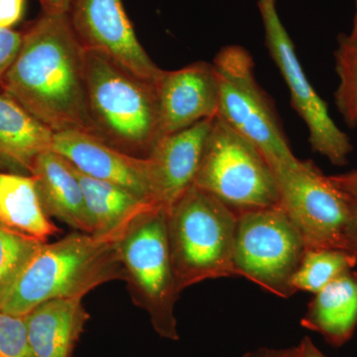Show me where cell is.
Wrapping results in <instances>:
<instances>
[{
    "label": "cell",
    "mask_w": 357,
    "mask_h": 357,
    "mask_svg": "<svg viewBox=\"0 0 357 357\" xmlns=\"http://www.w3.org/2000/svg\"><path fill=\"white\" fill-rule=\"evenodd\" d=\"M0 84L6 95L54 132L93 135L86 103V50L68 13L43 11L33 21Z\"/></svg>",
    "instance_id": "cell-1"
},
{
    "label": "cell",
    "mask_w": 357,
    "mask_h": 357,
    "mask_svg": "<svg viewBox=\"0 0 357 357\" xmlns=\"http://www.w3.org/2000/svg\"><path fill=\"white\" fill-rule=\"evenodd\" d=\"M119 239L74 232L53 243H45L0 307L13 316H26L42 303L81 298L114 280L124 281Z\"/></svg>",
    "instance_id": "cell-2"
},
{
    "label": "cell",
    "mask_w": 357,
    "mask_h": 357,
    "mask_svg": "<svg viewBox=\"0 0 357 357\" xmlns=\"http://www.w3.org/2000/svg\"><path fill=\"white\" fill-rule=\"evenodd\" d=\"M86 86L93 135L121 151L147 158L159 139L155 84L102 54L86 51Z\"/></svg>",
    "instance_id": "cell-3"
},
{
    "label": "cell",
    "mask_w": 357,
    "mask_h": 357,
    "mask_svg": "<svg viewBox=\"0 0 357 357\" xmlns=\"http://www.w3.org/2000/svg\"><path fill=\"white\" fill-rule=\"evenodd\" d=\"M237 213L192 185L167 208V231L176 284L236 277L234 266Z\"/></svg>",
    "instance_id": "cell-4"
},
{
    "label": "cell",
    "mask_w": 357,
    "mask_h": 357,
    "mask_svg": "<svg viewBox=\"0 0 357 357\" xmlns=\"http://www.w3.org/2000/svg\"><path fill=\"white\" fill-rule=\"evenodd\" d=\"M117 250L134 304L147 312L157 335L177 342L175 307L181 293L169 248L167 208L152 206L138 215L117 241Z\"/></svg>",
    "instance_id": "cell-5"
},
{
    "label": "cell",
    "mask_w": 357,
    "mask_h": 357,
    "mask_svg": "<svg viewBox=\"0 0 357 357\" xmlns=\"http://www.w3.org/2000/svg\"><path fill=\"white\" fill-rule=\"evenodd\" d=\"M194 185L237 215L280 204L276 176L266 157L220 119H213Z\"/></svg>",
    "instance_id": "cell-6"
},
{
    "label": "cell",
    "mask_w": 357,
    "mask_h": 357,
    "mask_svg": "<svg viewBox=\"0 0 357 357\" xmlns=\"http://www.w3.org/2000/svg\"><path fill=\"white\" fill-rule=\"evenodd\" d=\"M220 86L218 116L255 145L270 165L297 163L273 102L258 84L252 56L243 47H223L213 62Z\"/></svg>",
    "instance_id": "cell-7"
},
{
    "label": "cell",
    "mask_w": 357,
    "mask_h": 357,
    "mask_svg": "<svg viewBox=\"0 0 357 357\" xmlns=\"http://www.w3.org/2000/svg\"><path fill=\"white\" fill-rule=\"evenodd\" d=\"M306 250L299 230L280 204L237 215L236 277L287 299L296 294L292 280Z\"/></svg>",
    "instance_id": "cell-8"
},
{
    "label": "cell",
    "mask_w": 357,
    "mask_h": 357,
    "mask_svg": "<svg viewBox=\"0 0 357 357\" xmlns=\"http://www.w3.org/2000/svg\"><path fill=\"white\" fill-rule=\"evenodd\" d=\"M280 204L299 230L307 249L349 250L351 206L344 192L311 161L272 165ZM351 251V250H349Z\"/></svg>",
    "instance_id": "cell-9"
},
{
    "label": "cell",
    "mask_w": 357,
    "mask_h": 357,
    "mask_svg": "<svg viewBox=\"0 0 357 357\" xmlns=\"http://www.w3.org/2000/svg\"><path fill=\"white\" fill-rule=\"evenodd\" d=\"M258 8L267 50L287 84L293 109L306 124L312 151L326 157L333 165H347L354 150L351 138L333 121L325 100L307 81L276 2L258 0Z\"/></svg>",
    "instance_id": "cell-10"
},
{
    "label": "cell",
    "mask_w": 357,
    "mask_h": 357,
    "mask_svg": "<svg viewBox=\"0 0 357 357\" xmlns=\"http://www.w3.org/2000/svg\"><path fill=\"white\" fill-rule=\"evenodd\" d=\"M68 16L84 50L102 54L134 77L155 84L162 69L136 36L122 0H73Z\"/></svg>",
    "instance_id": "cell-11"
},
{
    "label": "cell",
    "mask_w": 357,
    "mask_h": 357,
    "mask_svg": "<svg viewBox=\"0 0 357 357\" xmlns=\"http://www.w3.org/2000/svg\"><path fill=\"white\" fill-rule=\"evenodd\" d=\"M52 150L81 172L121 185L148 203L159 204L149 158L126 153L81 130L54 133Z\"/></svg>",
    "instance_id": "cell-12"
},
{
    "label": "cell",
    "mask_w": 357,
    "mask_h": 357,
    "mask_svg": "<svg viewBox=\"0 0 357 357\" xmlns=\"http://www.w3.org/2000/svg\"><path fill=\"white\" fill-rule=\"evenodd\" d=\"M155 89L159 107V138L218 116L220 86L213 63L196 62L182 69L162 70Z\"/></svg>",
    "instance_id": "cell-13"
},
{
    "label": "cell",
    "mask_w": 357,
    "mask_h": 357,
    "mask_svg": "<svg viewBox=\"0 0 357 357\" xmlns=\"http://www.w3.org/2000/svg\"><path fill=\"white\" fill-rule=\"evenodd\" d=\"M213 119L159 138L150 152L157 203L169 208L194 185Z\"/></svg>",
    "instance_id": "cell-14"
},
{
    "label": "cell",
    "mask_w": 357,
    "mask_h": 357,
    "mask_svg": "<svg viewBox=\"0 0 357 357\" xmlns=\"http://www.w3.org/2000/svg\"><path fill=\"white\" fill-rule=\"evenodd\" d=\"M29 172L47 215L91 234L93 227L83 191L70 162L49 150L33 160Z\"/></svg>",
    "instance_id": "cell-15"
},
{
    "label": "cell",
    "mask_w": 357,
    "mask_h": 357,
    "mask_svg": "<svg viewBox=\"0 0 357 357\" xmlns=\"http://www.w3.org/2000/svg\"><path fill=\"white\" fill-rule=\"evenodd\" d=\"M82 300L47 301L24 316L34 357H72L89 319Z\"/></svg>",
    "instance_id": "cell-16"
},
{
    "label": "cell",
    "mask_w": 357,
    "mask_h": 357,
    "mask_svg": "<svg viewBox=\"0 0 357 357\" xmlns=\"http://www.w3.org/2000/svg\"><path fill=\"white\" fill-rule=\"evenodd\" d=\"M301 325L333 347L351 340L357 328V272H347L314 294Z\"/></svg>",
    "instance_id": "cell-17"
},
{
    "label": "cell",
    "mask_w": 357,
    "mask_h": 357,
    "mask_svg": "<svg viewBox=\"0 0 357 357\" xmlns=\"http://www.w3.org/2000/svg\"><path fill=\"white\" fill-rule=\"evenodd\" d=\"M73 168L83 191L93 236L119 239L138 215L152 206H160L143 201L121 185L91 177L74 166Z\"/></svg>",
    "instance_id": "cell-18"
},
{
    "label": "cell",
    "mask_w": 357,
    "mask_h": 357,
    "mask_svg": "<svg viewBox=\"0 0 357 357\" xmlns=\"http://www.w3.org/2000/svg\"><path fill=\"white\" fill-rule=\"evenodd\" d=\"M54 133L10 96L0 95V161L29 172L33 160L52 150Z\"/></svg>",
    "instance_id": "cell-19"
},
{
    "label": "cell",
    "mask_w": 357,
    "mask_h": 357,
    "mask_svg": "<svg viewBox=\"0 0 357 357\" xmlns=\"http://www.w3.org/2000/svg\"><path fill=\"white\" fill-rule=\"evenodd\" d=\"M0 222L44 243L61 232L45 211L32 176L0 173Z\"/></svg>",
    "instance_id": "cell-20"
},
{
    "label": "cell",
    "mask_w": 357,
    "mask_h": 357,
    "mask_svg": "<svg viewBox=\"0 0 357 357\" xmlns=\"http://www.w3.org/2000/svg\"><path fill=\"white\" fill-rule=\"evenodd\" d=\"M357 255L345 249H307L292 280L295 292L317 294L338 277L351 271Z\"/></svg>",
    "instance_id": "cell-21"
},
{
    "label": "cell",
    "mask_w": 357,
    "mask_h": 357,
    "mask_svg": "<svg viewBox=\"0 0 357 357\" xmlns=\"http://www.w3.org/2000/svg\"><path fill=\"white\" fill-rule=\"evenodd\" d=\"M45 243L0 222V307L28 263Z\"/></svg>",
    "instance_id": "cell-22"
},
{
    "label": "cell",
    "mask_w": 357,
    "mask_h": 357,
    "mask_svg": "<svg viewBox=\"0 0 357 357\" xmlns=\"http://www.w3.org/2000/svg\"><path fill=\"white\" fill-rule=\"evenodd\" d=\"M338 86L335 102L349 128H357V43L347 34H340L335 51Z\"/></svg>",
    "instance_id": "cell-23"
},
{
    "label": "cell",
    "mask_w": 357,
    "mask_h": 357,
    "mask_svg": "<svg viewBox=\"0 0 357 357\" xmlns=\"http://www.w3.org/2000/svg\"><path fill=\"white\" fill-rule=\"evenodd\" d=\"M0 357H34L24 316L0 311Z\"/></svg>",
    "instance_id": "cell-24"
},
{
    "label": "cell",
    "mask_w": 357,
    "mask_h": 357,
    "mask_svg": "<svg viewBox=\"0 0 357 357\" xmlns=\"http://www.w3.org/2000/svg\"><path fill=\"white\" fill-rule=\"evenodd\" d=\"M330 178L333 184L344 192L351 206L347 241L349 250L357 255V169L351 172L330 176Z\"/></svg>",
    "instance_id": "cell-25"
},
{
    "label": "cell",
    "mask_w": 357,
    "mask_h": 357,
    "mask_svg": "<svg viewBox=\"0 0 357 357\" xmlns=\"http://www.w3.org/2000/svg\"><path fill=\"white\" fill-rule=\"evenodd\" d=\"M22 41V33L0 28V82L17 56Z\"/></svg>",
    "instance_id": "cell-26"
},
{
    "label": "cell",
    "mask_w": 357,
    "mask_h": 357,
    "mask_svg": "<svg viewBox=\"0 0 357 357\" xmlns=\"http://www.w3.org/2000/svg\"><path fill=\"white\" fill-rule=\"evenodd\" d=\"M25 0H0V28L11 29L22 20Z\"/></svg>",
    "instance_id": "cell-27"
},
{
    "label": "cell",
    "mask_w": 357,
    "mask_h": 357,
    "mask_svg": "<svg viewBox=\"0 0 357 357\" xmlns=\"http://www.w3.org/2000/svg\"><path fill=\"white\" fill-rule=\"evenodd\" d=\"M243 357H296V349L295 347H288V349L261 347V349L248 352Z\"/></svg>",
    "instance_id": "cell-28"
},
{
    "label": "cell",
    "mask_w": 357,
    "mask_h": 357,
    "mask_svg": "<svg viewBox=\"0 0 357 357\" xmlns=\"http://www.w3.org/2000/svg\"><path fill=\"white\" fill-rule=\"evenodd\" d=\"M295 349L296 357H328L307 337L303 338Z\"/></svg>",
    "instance_id": "cell-29"
},
{
    "label": "cell",
    "mask_w": 357,
    "mask_h": 357,
    "mask_svg": "<svg viewBox=\"0 0 357 357\" xmlns=\"http://www.w3.org/2000/svg\"><path fill=\"white\" fill-rule=\"evenodd\" d=\"M44 13H68L73 0H38Z\"/></svg>",
    "instance_id": "cell-30"
},
{
    "label": "cell",
    "mask_w": 357,
    "mask_h": 357,
    "mask_svg": "<svg viewBox=\"0 0 357 357\" xmlns=\"http://www.w3.org/2000/svg\"><path fill=\"white\" fill-rule=\"evenodd\" d=\"M347 35L352 41L357 43V0H356V10H354V20H352L351 31Z\"/></svg>",
    "instance_id": "cell-31"
},
{
    "label": "cell",
    "mask_w": 357,
    "mask_h": 357,
    "mask_svg": "<svg viewBox=\"0 0 357 357\" xmlns=\"http://www.w3.org/2000/svg\"><path fill=\"white\" fill-rule=\"evenodd\" d=\"M266 1L277 2V0H266Z\"/></svg>",
    "instance_id": "cell-32"
}]
</instances>
